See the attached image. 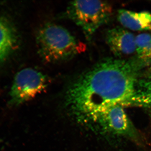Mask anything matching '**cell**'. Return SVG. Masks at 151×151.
Instances as JSON below:
<instances>
[{"instance_id":"obj_1","label":"cell","mask_w":151,"mask_h":151,"mask_svg":"<svg viewBox=\"0 0 151 151\" xmlns=\"http://www.w3.org/2000/svg\"><path fill=\"white\" fill-rule=\"evenodd\" d=\"M138 71L133 63L124 60H102L70 85L67 104L78 118L86 122L111 106L133 105Z\"/></svg>"},{"instance_id":"obj_2","label":"cell","mask_w":151,"mask_h":151,"mask_svg":"<svg viewBox=\"0 0 151 151\" xmlns=\"http://www.w3.org/2000/svg\"><path fill=\"white\" fill-rule=\"evenodd\" d=\"M37 40L41 56L48 62L67 60L84 49L69 31L58 25L44 26L38 33Z\"/></svg>"},{"instance_id":"obj_3","label":"cell","mask_w":151,"mask_h":151,"mask_svg":"<svg viewBox=\"0 0 151 151\" xmlns=\"http://www.w3.org/2000/svg\"><path fill=\"white\" fill-rule=\"evenodd\" d=\"M111 5L103 1H76L71 2L67 9L68 17L81 28L87 39L110 18Z\"/></svg>"},{"instance_id":"obj_4","label":"cell","mask_w":151,"mask_h":151,"mask_svg":"<svg viewBox=\"0 0 151 151\" xmlns=\"http://www.w3.org/2000/svg\"><path fill=\"white\" fill-rule=\"evenodd\" d=\"M47 86L46 77L41 72L29 68L22 69L14 78L9 105L17 106L31 100L44 91Z\"/></svg>"},{"instance_id":"obj_5","label":"cell","mask_w":151,"mask_h":151,"mask_svg":"<svg viewBox=\"0 0 151 151\" xmlns=\"http://www.w3.org/2000/svg\"><path fill=\"white\" fill-rule=\"evenodd\" d=\"M89 121H94L105 131L115 134H134V129L124 106L116 105L94 115Z\"/></svg>"},{"instance_id":"obj_6","label":"cell","mask_w":151,"mask_h":151,"mask_svg":"<svg viewBox=\"0 0 151 151\" xmlns=\"http://www.w3.org/2000/svg\"><path fill=\"white\" fill-rule=\"evenodd\" d=\"M106 41L111 51L116 56L129 55L136 51L135 37L122 28L116 27L108 30Z\"/></svg>"},{"instance_id":"obj_7","label":"cell","mask_w":151,"mask_h":151,"mask_svg":"<svg viewBox=\"0 0 151 151\" xmlns=\"http://www.w3.org/2000/svg\"><path fill=\"white\" fill-rule=\"evenodd\" d=\"M18 38L13 25L0 15V63L9 57L17 48Z\"/></svg>"},{"instance_id":"obj_8","label":"cell","mask_w":151,"mask_h":151,"mask_svg":"<svg viewBox=\"0 0 151 151\" xmlns=\"http://www.w3.org/2000/svg\"><path fill=\"white\" fill-rule=\"evenodd\" d=\"M118 19L121 24L130 29L135 31L151 30V14L121 9L118 12Z\"/></svg>"},{"instance_id":"obj_9","label":"cell","mask_w":151,"mask_h":151,"mask_svg":"<svg viewBox=\"0 0 151 151\" xmlns=\"http://www.w3.org/2000/svg\"><path fill=\"white\" fill-rule=\"evenodd\" d=\"M133 105L151 109V80L138 81Z\"/></svg>"},{"instance_id":"obj_10","label":"cell","mask_w":151,"mask_h":151,"mask_svg":"<svg viewBox=\"0 0 151 151\" xmlns=\"http://www.w3.org/2000/svg\"><path fill=\"white\" fill-rule=\"evenodd\" d=\"M136 51L142 62L148 63L151 60V34L143 33L135 37Z\"/></svg>"},{"instance_id":"obj_11","label":"cell","mask_w":151,"mask_h":151,"mask_svg":"<svg viewBox=\"0 0 151 151\" xmlns=\"http://www.w3.org/2000/svg\"><path fill=\"white\" fill-rule=\"evenodd\" d=\"M149 78H150L149 79L151 80V66L150 70V77H149Z\"/></svg>"}]
</instances>
